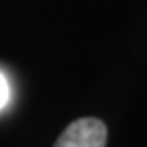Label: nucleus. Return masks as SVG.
<instances>
[{
    "label": "nucleus",
    "mask_w": 147,
    "mask_h": 147,
    "mask_svg": "<svg viewBox=\"0 0 147 147\" xmlns=\"http://www.w3.org/2000/svg\"><path fill=\"white\" fill-rule=\"evenodd\" d=\"M106 125L98 119H78L65 127L53 147H106Z\"/></svg>",
    "instance_id": "1"
},
{
    "label": "nucleus",
    "mask_w": 147,
    "mask_h": 147,
    "mask_svg": "<svg viewBox=\"0 0 147 147\" xmlns=\"http://www.w3.org/2000/svg\"><path fill=\"white\" fill-rule=\"evenodd\" d=\"M8 98H10V86H8L6 76L0 71V110L8 104Z\"/></svg>",
    "instance_id": "2"
}]
</instances>
